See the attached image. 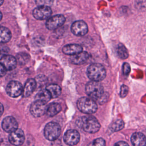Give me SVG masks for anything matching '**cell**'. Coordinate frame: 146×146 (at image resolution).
I'll return each mask as SVG.
<instances>
[{
	"instance_id": "34",
	"label": "cell",
	"mask_w": 146,
	"mask_h": 146,
	"mask_svg": "<svg viewBox=\"0 0 146 146\" xmlns=\"http://www.w3.org/2000/svg\"><path fill=\"white\" fill-rule=\"evenodd\" d=\"M2 18V13L0 12V21L1 20Z\"/></svg>"
},
{
	"instance_id": "2",
	"label": "cell",
	"mask_w": 146,
	"mask_h": 146,
	"mask_svg": "<svg viewBox=\"0 0 146 146\" xmlns=\"http://www.w3.org/2000/svg\"><path fill=\"white\" fill-rule=\"evenodd\" d=\"M87 74L92 81L100 82L105 78L106 71L104 66L101 64L93 63L88 67Z\"/></svg>"
},
{
	"instance_id": "8",
	"label": "cell",
	"mask_w": 146,
	"mask_h": 146,
	"mask_svg": "<svg viewBox=\"0 0 146 146\" xmlns=\"http://www.w3.org/2000/svg\"><path fill=\"white\" fill-rule=\"evenodd\" d=\"M46 103L40 101L35 100L31 104L30 111L32 115H33L34 117H38L46 113Z\"/></svg>"
},
{
	"instance_id": "32",
	"label": "cell",
	"mask_w": 146,
	"mask_h": 146,
	"mask_svg": "<svg viewBox=\"0 0 146 146\" xmlns=\"http://www.w3.org/2000/svg\"><path fill=\"white\" fill-rule=\"evenodd\" d=\"M3 110H4L3 106V105L0 103V116L2 115V113H3Z\"/></svg>"
},
{
	"instance_id": "31",
	"label": "cell",
	"mask_w": 146,
	"mask_h": 146,
	"mask_svg": "<svg viewBox=\"0 0 146 146\" xmlns=\"http://www.w3.org/2000/svg\"><path fill=\"white\" fill-rule=\"evenodd\" d=\"M114 146H129V145L125 141H120L117 142Z\"/></svg>"
},
{
	"instance_id": "18",
	"label": "cell",
	"mask_w": 146,
	"mask_h": 146,
	"mask_svg": "<svg viewBox=\"0 0 146 146\" xmlns=\"http://www.w3.org/2000/svg\"><path fill=\"white\" fill-rule=\"evenodd\" d=\"M131 141L133 146H145V136L141 132H135L131 136Z\"/></svg>"
},
{
	"instance_id": "5",
	"label": "cell",
	"mask_w": 146,
	"mask_h": 146,
	"mask_svg": "<svg viewBox=\"0 0 146 146\" xmlns=\"http://www.w3.org/2000/svg\"><path fill=\"white\" fill-rule=\"evenodd\" d=\"M61 132V128L59 124L55 122L47 123L44 129V137L50 141L55 140Z\"/></svg>"
},
{
	"instance_id": "25",
	"label": "cell",
	"mask_w": 146,
	"mask_h": 146,
	"mask_svg": "<svg viewBox=\"0 0 146 146\" xmlns=\"http://www.w3.org/2000/svg\"><path fill=\"white\" fill-rule=\"evenodd\" d=\"M29 55L24 52L18 54L16 57L17 62H18L19 64H25L29 60Z\"/></svg>"
},
{
	"instance_id": "33",
	"label": "cell",
	"mask_w": 146,
	"mask_h": 146,
	"mask_svg": "<svg viewBox=\"0 0 146 146\" xmlns=\"http://www.w3.org/2000/svg\"><path fill=\"white\" fill-rule=\"evenodd\" d=\"M3 1H4V0H0V6L3 4Z\"/></svg>"
},
{
	"instance_id": "17",
	"label": "cell",
	"mask_w": 146,
	"mask_h": 146,
	"mask_svg": "<svg viewBox=\"0 0 146 146\" xmlns=\"http://www.w3.org/2000/svg\"><path fill=\"white\" fill-rule=\"evenodd\" d=\"M62 51L64 54L72 56L82 52V47L77 44H70L64 46Z\"/></svg>"
},
{
	"instance_id": "22",
	"label": "cell",
	"mask_w": 146,
	"mask_h": 146,
	"mask_svg": "<svg viewBox=\"0 0 146 146\" xmlns=\"http://www.w3.org/2000/svg\"><path fill=\"white\" fill-rule=\"evenodd\" d=\"M46 90L48 91L51 98H52L58 97L61 94V88L60 86L57 84H50L46 87Z\"/></svg>"
},
{
	"instance_id": "13",
	"label": "cell",
	"mask_w": 146,
	"mask_h": 146,
	"mask_svg": "<svg viewBox=\"0 0 146 146\" xmlns=\"http://www.w3.org/2000/svg\"><path fill=\"white\" fill-rule=\"evenodd\" d=\"M18 124L13 116H7L5 117L2 122L3 129L7 132H12L18 129Z\"/></svg>"
},
{
	"instance_id": "10",
	"label": "cell",
	"mask_w": 146,
	"mask_h": 146,
	"mask_svg": "<svg viewBox=\"0 0 146 146\" xmlns=\"http://www.w3.org/2000/svg\"><path fill=\"white\" fill-rule=\"evenodd\" d=\"M25 136L23 131L21 129H17L10 133L9 140L11 144L15 146L21 145L25 141Z\"/></svg>"
},
{
	"instance_id": "16",
	"label": "cell",
	"mask_w": 146,
	"mask_h": 146,
	"mask_svg": "<svg viewBox=\"0 0 146 146\" xmlns=\"http://www.w3.org/2000/svg\"><path fill=\"white\" fill-rule=\"evenodd\" d=\"M36 87V82L34 79H29L23 88L22 95L23 97L29 96L35 90Z\"/></svg>"
},
{
	"instance_id": "15",
	"label": "cell",
	"mask_w": 146,
	"mask_h": 146,
	"mask_svg": "<svg viewBox=\"0 0 146 146\" xmlns=\"http://www.w3.org/2000/svg\"><path fill=\"white\" fill-rule=\"evenodd\" d=\"M90 54L86 52H80L75 55H72L70 59L71 62L74 64L80 65L84 64L90 58Z\"/></svg>"
},
{
	"instance_id": "23",
	"label": "cell",
	"mask_w": 146,
	"mask_h": 146,
	"mask_svg": "<svg viewBox=\"0 0 146 146\" xmlns=\"http://www.w3.org/2000/svg\"><path fill=\"white\" fill-rule=\"evenodd\" d=\"M116 52L118 56L122 59H125L128 56V53L127 48L123 44L121 43L117 45L116 48Z\"/></svg>"
},
{
	"instance_id": "7",
	"label": "cell",
	"mask_w": 146,
	"mask_h": 146,
	"mask_svg": "<svg viewBox=\"0 0 146 146\" xmlns=\"http://www.w3.org/2000/svg\"><path fill=\"white\" fill-rule=\"evenodd\" d=\"M65 20V17L63 15H56L48 18L46 22V26L49 30H55L62 26Z\"/></svg>"
},
{
	"instance_id": "11",
	"label": "cell",
	"mask_w": 146,
	"mask_h": 146,
	"mask_svg": "<svg viewBox=\"0 0 146 146\" xmlns=\"http://www.w3.org/2000/svg\"><path fill=\"white\" fill-rule=\"evenodd\" d=\"M52 14L51 9L50 7L38 6L33 12L34 17L38 20H44L50 18Z\"/></svg>"
},
{
	"instance_id": "20",
	"label": "cell",
	"mask_w": 146,
	"mask_h": 146,
	"mask_svg": "<svg viewBox=\"0 0 146 146\" xmlns=\"http://www.w3.org/2000/svg\"><path fill=\"white\" fill-rule=\"evenodd\" d=\"M51 98V96L46 89L40 90L35 96V100L40 101L44 103H47Z\"/></svg>"
},
{
	"instance_id": "26",
	"label": "cell",
	"mask_w": 146,
	"mask_h": 146,
	"mask_svg": "<svg viewBox=\"0 0 146 146\" xmlns=\"http://www.w3.org/2000/svg\"><path fill=\"white\" fill-rule=\"evenodd\" d=\"M35 2L38 6L50 7L53 3V0H35Z\"/></svg>"
},
{
	"instance_id": "9",
	"label": "cell",
	"mask_w": 146,
	"mask_h": 146,
	"mask_svg": "<svg viewBox=\"0 0 146 146\" xmlns=\"http://www.w3.org/2000/svg\"><path fill=\"white\" fill-rule=\"evenodd\" d=\"M63 140L66 144L70 146L75 145L80 140V134L75 129H69L65 132Z\"/></svg>"
},
{
	"instance_id": "1",
	"label": "cell",
	"mask_w": 146,
	"mask_h": 146,
	"mask_svg": "<svg viewBox=\"0 0 146 146\" xmlns=\"http://www.w3.org/2000/svg\"><path fill=\"white\" fill-rule=\"evenodd\" d=\"M76 124L84 131L91 133L97 132L100 128L98 120L90 115L80 117L77 120Z\"/></svg>"
},
{
	"instance_id": "19",
	"label": "cell",
	"mask_w": 146,
	"mask_h": 146,
	"mask_svg": "<svg viewBox=\"0 0 146 146\" xmlns=\"http://www.w3.org/2000/svg\"><path fill=\"white\" fill-rule=\"evenodd\" d=\"M62 109L61 106L58 103H51L46 107V113L48 116H54L58 113Z\"/></svg>"
},
{
	"instance_id": "28",
	"label": "cell",
	"mask_w": 146,
	"mask_h": 146,
	"mask_svg": "<svg viewBox=\"0 0 146 146\" xmlns=\"http://www.w3.org/2000/svg\"><path fill=\"white\" fill-rule=\"evenodd\" d=\"M128 92V88L127 86L123 84L121 86L120 92V96L121 98H124L127 96Z\"/></svg>"
},
{
	"instance_id": "24",
	"label": "cell",
	"mask_w": 146,
	"mask_h": 146,
	"mask_svg": "<svg viewBox=\"0 0 146 146\" xmlns=\"http://www.w3.org/2000/svg\"><path fill=\"white\" fill-rule=\"evenodd\" d=\"M124 127V123L123 120L120 119H118L115 121H114V122H113L111 124L110 126V129L112 131H118L123 129Z\"/></svg>"
},
{
	"instance_id": "21",
	"label": "cell",
	"mask_w": 146,
	"mask_h": 146,
	"mask_svg": "<svg viewBox=\"0 0 146 146\" xmlns=\"http://www.w3.org/2000/svg\"><path fill=\"white\" fill-rule=\"evenodd\" d=\"M11 38L10 31L6 27L0 26V43L8 42Z\"/></svg>"
},
{
	"instance_id": "6",
	"label": "cell",
	"mask_w": 146,
	"mask_h": 146,
	"mask_svg": "<svg viewBox=\"0 0 146 146\" xmlns=\"http://www.w3.org/2000/svg\"><path fill=\"white\" fill-rule=\"evenodd\" d=\"M6 91L9 96L12 98H17L22 94L23 87L20 82L12 80L7 84Z\"/></svg>"
},
{
	"instance_id": "4",
	"label": "cell",
	"mask_w": 146,
	"mask_h": 146,
	"mask_svg": "<svg viewBox=\"0 0 146 146\" xmlns=\"http://www.w3.org/2000/svg\"><path fill=\"white\" fill-rule=\"evenodd\" d=\"M77 107L80 111L86 114L95 113L98 109V106L94 100L90 98L82 97L78 99Z\"/></svg>"
},
{
	"instance_id": "30",
	"label": "cell",
	"mask_w": 146,
	"mask_h": 146,
	"mask_svg": "<svg viewBox=\"0 0 146 146\" xmlns=\"http://www.w3.org/2000/svg\"><path fill=\"white\" fill-rule=\"evenodd\" d=\"M7 70L0 63V77H2L6 74Z\"/></svg>"
},
{
	"instance_id": "27",
	"label": "cell",
	"mask_w": 146,
	"mask_h": 146,
	"mask_svg": "<svg viewBox=\"0 0 146 146\" xmlns=\"http://www.w3.org/2000/svg\"><path fill=\"white\" fill-rule=\"evenodd\" d=\"M88 146H106V141L102 138H97L90 143Z\"/></svg>"
},
{
	"instance_id": "3",
	"label": "cell",
	"mask_w": 146,
	"mask_h": 146,
	"mask_svg": "<svg viewBox=\"0 0 146 146\" xmlns=\"http://www.w3.org/2000/svg\"><path fill=\"white\" fill-rule=\"evenodd\" d=\"M86 92L93 100H99L104 94L102 85L99 82L90 81L86 84Z\"/></svg>"
},
{
	"instance_id": "12",
	"label": "cell",
	"mask_w": 146,
	"mask_h": 146,
	"mask_svg": "<svg viewBox=\"0 0 146 146\" xmlns=\"http://www.w3.org/2000/svg\"><path fill=\"white\" fill-rule=\"evenodd\" d=\"M71 30L76 36H83L88 32V26L83 21H77L72 24Z\"/></svg>"
},
{
	"instance_id": "14",
	"label": "cell",
	"mask_w": 146,
	"mask_h": 146,
	"mask_svg": "<svg viewBox=\"0 0 146 146\" xmlns=\"http://www.w3.org/2000/svg\"><path fill=\"white\" fill-rule=\"evenodd\" d=\"M0 63L7 71H11L16 67L17 62L16 58L13 56L5 55L0 59Z\"/></svg>"
},
{
	"instance_id": "29",
	"label": "cell",
	"mask_w": 146,
	"mask_h": 146,
	"mask_svg": "<svg viewBox=\"0 0 146 146\" xmlns=\"http://www.w3.org/2000/svg\"><path fill=\"white\" fill-rule=\"evenodd\" d=\"M131 71V67L128 63H124L123 64V72L124 75H127L129 74Z\"/></svg>"
}]
</instances>
